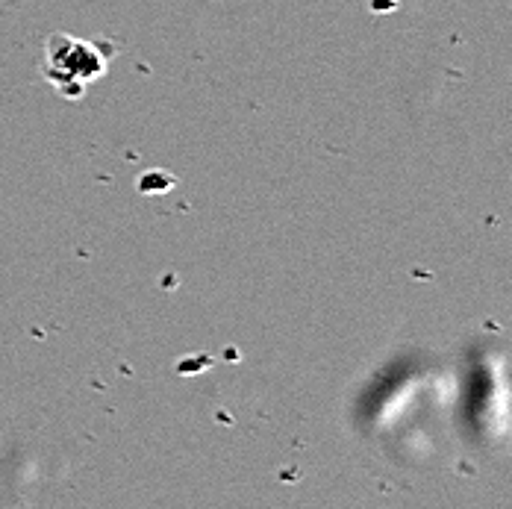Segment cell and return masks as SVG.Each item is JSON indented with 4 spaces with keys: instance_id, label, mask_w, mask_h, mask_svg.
Masks as SVG:
<instances>
[{
    "instance_id": "cell-1",
    "label": "cell",
    "mask_w": 512,
    "mask_h": 509,
    "mask_svg": "<svg viewBox=\"0 0 512 509\" xmlns=\"http://www.w3.org/2000/svg\"><path fill=\"white\" fill-rule=\"evenodd\" d=\"M112 53H115L112 45L106 42H89V39L53 33L45 48V77L62 95L77 98L92 80H98L109 68Z\"/></svg>"
}]
</instances>
